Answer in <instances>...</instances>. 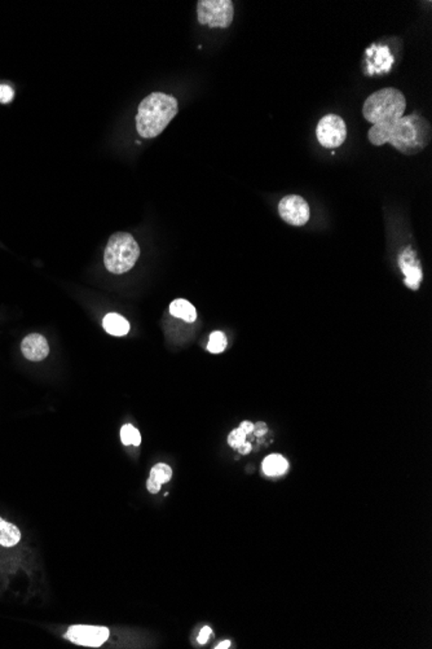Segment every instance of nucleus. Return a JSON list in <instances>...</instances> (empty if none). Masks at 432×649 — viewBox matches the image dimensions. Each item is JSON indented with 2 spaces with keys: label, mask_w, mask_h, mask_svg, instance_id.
I'll return each instance as SVG.
<instances>
[{
  "label": "nucleus",
  "mask_w": 432,
  "mask_h": 649,
  "mask_svg": "<svg viewBox=\"0 0 432 649\" xmlns=\"http://www.w3.org/2000/svg\"><path fill=\"white\" fill-rule=\"evenodd\" d=\"M280 217L288 224L300 227L310 221L311 210L308 202L296 195H288L281 200L279 204Z\"/></svg>",
  "instance_id": "obj_8"
},
{
  "label": "nucleus",
  "mask_w": 432,
  "mask_h": 649,
  "mask_svg": "<svg viewBox=\"0 0 432 649\" xmlns=\"http://www.w3.org/2000/svg\"><path fill=\"white\" fill-rule=\"evenodd\" d=\"M229 647H230V642H229V641H224V642L219 643L218 647H215V648L227 649L229 648Z\"/></svg>",
  "instance_id": "obj_23"
},
{
  "label": "nucleus",
  "mask_w": 432,
  "mask_h": 649,
  "mask_svg": "<svg viewBox=\"0 0 432 649\" xmlns=\"http://www.w3.org/2000/svg\"><path fill=\"white\" fill-rule=\"evenodd\" d=\"M121 440L124 446H139L141 443V435L134 425L126 424L121 429Z\"/></svg>",
  "instance_id": "obj_16"
},
{
  "label": "nucleus",
  "mask_w": 432,
  "mask_h": 649,
  "mask_svg": "<svg viewBox=\"0 0 432 649\" xmlns=\"http://www.w3.org/2000/svg\"><path fill=\"white\" fill-rule=\"evenodd\" d=\"M431 138V125L418 115H402L399 120L373 125L368 132V139L373 145L390 143L405 156H414L425 151Z\"/></svg>",
  "instance_id": "obj_1"
},
{
  "label": "nucleus",
  "mask_w": 432,
  "mask_h": 649,
  "mask_svg": "<svg viewBox=\"0 0 432 649\" xmlns=\"http://www.w3.org/2000/svg\"><path fill=\"white\" fill-rule=\"evenodd\" d=\"M197 17L201 25L227 29L233 21L235 7L230 0H199Z\"/></svg>",
  "instance_id": "obj_5"
},
{
  "label": "nucleus",
  "mask_w": 432,
  "mask_h": 649,
  "mask_svg": "<svg viewBox=\"0 0 432 649\" xmlns=\"http://www.w3.org/2000/svg\"><path fill=\"white\" fill-rule=\"evenodd\" d=\"M288 461L280 454H272L263 460V472L269 477H277L286 473Z\"/></svg>",
  "instance_id": "obj_15"
},
{
  "label": "nucleus",
  "mask_w": 432,
  "mask_h": 649,
  "mask_svg": "<svg viewBox=\"0 0 432 649\" xmlns=\"http://www.w3.org/2000/svg\"><path fill=\"white\" fill-rule=\"evenodd\" d=\"M104 329L112 336H126L129 333V323L119 314H107L103 321Z\"/></svg>",
  "instance_id": "obj_12"
},
{
  "label": "nucleus",
  "mask_w": 432,
  "mask_h": 649,
  "mask_svg": "<svg viewBox=\"0 0 432 649\" xmlns=\"http://www.w3.org/2000/svg\"><path fill=\"white\" fill-rule=\"evenodd\" d=\"M399 266L402 268V274L405 275L407 287L411 290H417L424 279V272L417 254L411 248H407L399 255Z\"/></svg>",
  "instance_id": "obj_9"
},
{
  "label": "nucleus",
  "mask_w": 432,
  "mask_h": 649,
  "mask_svg": "<svg viewBox=\"0 0 432 649\" xmlns=\"http://www.w3.org/2000/svg\"><path fill=\"white\" fill-rule=\"evenodd\" d=\"M237 451H238L240 454H243V455H247V454H250L251 443H249L247 441H246V442L243 443L241 447H238V449H237Z\"/></svg>",
  "instance_id": "obj_22"
},
{
  "label": "nucleus",
  "mask_w": 432,
  "mask_h": 649,
  "mask_svg": "<svg viewBox=\"0 0 432 649\" xmlns=\"http://www.w3.org/2000/svg\"><path fill=\"white\" fill-rule=\"evenodd\" d=\"M407 99L400 90L394 87L382 88L365 100L363 115L368 122H379L399 120L404 115Z\"/></svg>",
  "instance_id": "obj_3"
},
{
  "label": "nucleus",
  "mask_w": 432,
  "mask_h": 649,
  "mask_svg": "<svg viewBox=\"0 0 432 649\" xmlns=\"http://www.w3.org/2000/svg\"><path fill=\"white\" fill-rule=\"evenodd\" d=\"M240 428L243 429V432L249 435L254 432V424H252L251 421H243L241 425H240Z\"/></svg>",
  "instance_id": "obj_21"
},
{
  "label": "nucleus",
  "mask_w": 432,
  "mask_h": 649,
  "mask_svg": "<svg viewBox=\"0 0 432 649\" xmlns=\"http://www.w3.org/2000/svg\"><path fill=\"white\" fill-rule=\"evenodd\" d=\"M15 92L9 86H0V103L8 104L13 100Z\"/></svg>",
  "instance_id": "obj_19"
},
{
  "label": "nucleus",
  "mask_w": 432,
  "mask_h": 649,
  "mask_svg": "<svg viewBox=\"0 0 432 649\" xmlns=\"http://www.w3.org/2000/svg\"><path fill=\"white\" fill-rule=\"evenodd\" d=\"M170 313L175 318H180L187 323H193L197 319V311L194 306L188 302L187 299H175L170 305Z\"/></svg>",
  "instance_id": "obj_14"
},
{
  "label": "nucleus",
  "mask_w": 432,
  "mask_h": 649,
  "mask_svg": "<svg viewBox=\"0 0 432 649\" xmlns=\"http://www.w3.org/2000/svg\"><path fill=\"white\" fill-rule=\"evenodd\" d=\"M227 337L220 332V331H216V332H213L210 335V338H209V344H207V350L213 354H220V352H224L227 349Z\"/></svg>",
  "instance_id": "obj_17"
},
{
  "label": "nucleus",
  "mask_w": 432,
  "mask_h": 649,
  "mask_svg": "<svg viewBox=\"0 0 432 649\" xmlns=\"http://www.w3.org/2000/svg\"><path fill=\"white\" fill-rule=\"evenodd\" d=\"M211 636H213V630H211V627L205 626L201 630L199 635H198V643H199L201 645H204V644H206V643L210 641Z\"/></svg>",
  "instance_id": "obj_20"
},
{
  "label": "nucleus",
  "mask_w": 432,
  "mask_h": 649,
  "mask_svg": "<svg viewBox=\"0 0 432 649\" xmlns=\"http://www.w3.org/2000/svg\"><path fill=\"white\" fill-rule=\"evenodd\" d=\"M171 477H173L171 466H167L165 463H158L153 466L151 471L149 478L146 481V489L151 494H157L162 488V485L170 481Z\"/></svg>",
  "instance_id": "obj_11"
},
{
  "label": "nucleus",
  "mask_w": 432,
  "mask_h": 649,
  "mask_svg": "<svg viewBox=\"0 0 432 649\" xmlns=\"http://www.w3.org/2000/svg\"><path fill=\"white\" fill-rule=\"evenodd\" d=\"M140 257V248L132 235L117 232L109 239L104 253V263L109 272L121 275L135 266Z\"/></svg>",
  "instance_id": "obj_4"
},
{
  "label": "nucleus",
  "mask_w": 432,
  "mask_h": 649,
  "mask_svg": "<svg viewBox=\"0 0 432 649\" xmlns=\"http://www.w3.org/2000/svg\"><path fill=\"white\" fill-rule=\"evenodd\" d=\"M246 437L247 435L243 432V429L238 428L235 429L230 432V435H228V443L230 447H233L235 450H237L238 447H241L243 443L246 442Z\"/></svg>",
  "instance_id": "obj_18"
},
{
  "label": "nucleus",
  "mask_w": 432,
  "mask_h": 649,
  "mask_svg": "<svg viewBox=\"0 0 432 649\" xmlns=\"http://www.w3.org/2000/svg\"><path fill=\"white\" fill-rule=\"evenodd\" d=\"M109 628L105 626L74 625L69 627L65 638L78 645L99 648L109 639Z\"/></svg>",
  "instance_id": "obj_7"
},
{
  "label": "nucleus",
  "mask_w": 432,
  "mask_h": 649,
  "mask_svg": "<svg viewBox=\"0 0 432 649\" xmlns=\"http://www.w3.org/2000/svg\"><path fill=\"white\" fill-rule=\"evenodd\" d=\"M179 112L177 100L163 92H153L139 105L136 115V130L144 139H153L168 126Z\"/></svg>",
  "instance_id": "obj_2"
},
{
  "label": "nucleus",
  "mask_w": 432,
  "mask_h": 649,
  "mask_svg": "<svg viewBox=\"0 0 432 649\" xmlns=\"http://www.w3.org/2000/svg\"><path fill=\"white\" fill-rule=\"evenodd\" d=\"M316 137L320 144L327 149L341 147L347 138V126L343 118L337 115H327L320 120Z\"/></svg>",
  "instance_id": "obj_6"
},
{
  "label": "nucleus",
  "mask_w": 432,
  "mask_h": 649,
  "mask_svg": "<svg viewBox=\"0 0 432 649\" xmlns=\"http://www.w3.org/2000/svg\"><path fill=\"white\" fill-rule=\"evenodd\" d=\"M21 352L26 360H31V362H40L48 357L49 345L47 343L46 337L38 335V333H31L23 338Z\"/></svg>",
  "instance_id": "obj_10"
},
{
  "label": "nucleus",
  "mask_w": 432,
  "mask_h": 649,
  "mask_svg": "<svg viewBox=\"0 0 432 649\" xmlns=\"http://www.w3.org/2000/svg\"><path fill=\"white\" fill-rule=\"evenodd\" d=\"M23 534L20 529L0 517V546L3 547H15L21 542Z\"/></svg>",
  "instance_id": "obj_13"
}]
</instances>
